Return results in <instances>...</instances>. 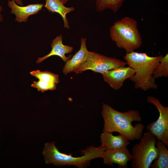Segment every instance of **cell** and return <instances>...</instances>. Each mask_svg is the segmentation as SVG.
I'll return each mask as SVG.
<instances>
[{
    "instance_id": "12",
    "label": "cell",
    "mask_w": 168,
    "mask_h": 168,
    "mask_svg": "<svg viewBox=\"0 0 168 168\" xmlns=\"http://www.w3.org/2000/svg\"><path fill=\"white\" fill-rule=\"evenodd\" d=\"M86 39L82 38L81 39V46L78 50L71 58L66 62L63 69L64 74L67 75L73 72L85 60L88 53L86 46Z\"/></svg>"
},
{
    "instance_id": "11",
    "label": "cell",
    "mask_w": 168,
    "mask_h": 168,
    "mask_svg": "<svg viewBox=\"0 0 168 168\" xmlns=\"http://www.w3.org/2000/svg\"><path fill=\"white\" fill-rule=\"evenodd\" d=\"M63 36L62 35L57 36L52 41L51 46L52 49L50 52L47 55L38 58L36 63H41L47 58L53 55H56L60 57L65 62H66L72 57V55L67 57L66 54L71 53L73 49L72 46L65 45L63 43Z\"/></svg>"
},
{
    "instance_id": "20",
    "label": "cell",
    "mask_w": 168,
    "mask_h": 168,
    "mask_svg": "<svg viewBox=\"0 0 168 168\" xmlns=\"http://www.w3.org/2000/svg\"><path fill=\"white\" fill-rule=\"evenodd\" d=\"M14 1L19 6H22L23 3L22 0H12Z\"/></svg>"
},
{
    "instance_id": "7",
    "label": "cell",
    "mask_w": 168,
    "mask_h": 168,
    "mask_svg": "<svg viewBox=\"0 0 168 168\" xmlns=\"http://www.w3.org/2000/svg\"><path fill=\"white\" fill-rule=\"evenodd\" d=\"M147 102L153 104L159 112V116L155 121L146 126L147 130L154 135L158 140L162 141L166 147L168 146V106H164L157 98L149 96Z\"/></svg>"
},
{
    "instance_id": "15",
    "label": "cell",
    "mask_w": 168,
    "mask_h": 168,
    "mask_svg": "<svg viewBox=\"0 0 168 168\" xmlns=\"http://www.w3.org/2000/svg\"><path fill=\"white\" fill-rule=\"evenodd\" d=\"M157 149V156L153 163L151 165L152 168H168V150L165 144L158 140L156 143Z\"/></svg>"
},
{
    "instance_id": "21",
    "label": "cell",
    "mask_w": 168,
    "mask_h": 168,
    "mask_svg": "<svg viewBox=\"0 0 168 168\" xmlns=\"http://www.w3.org/2000/svg\"><path fill=\"white\" fill-rule=\"evenodd\" d=\"M2 7L0 6V22H2L3 21V18L2 15L0 13V12L2 11Z\"/></svg>"
},
{
    "instance_id": "4",
    "label": "cell",
    "mask_w": 168,
    "mask_h": 168,
    "mask_svg": "<svg viewBox=\"0 0 168 168\" xmlns=\"http://www.w3.org/2000/svg\"><path fill=\"white\" fill-rule=\"evenodd\" d=\"M109 33L111 39L117 46L127 53L134 51L142 44L137 22L129 16L115 21L110 28Z\"/></svg>"
},
{
    "instance_id": "2",
    "label": "cell",
    "mask_w": 168,
    "mask_h": 168,
    "mask_svg": "<svg viewBox=\"0 0 168 168\" xmlns=\"http://www.w3.org/2000/svg\"><path fill=\"white\" fill-rule=\"evenodd\" d=\"M163 57L162 55L150 56L146 53L134 51L126 53L124 59L127 65L135 72L129 79L134 83L135 89L140 88L146 91L158 88L153 74Z\"/></svg>"
},
{
    "instance_id": "3",
    "label": "cell",
    "mask_w": 168,
    "mask_h": 168,
    "mask_svg": "<svg viewBox=\"0 0 168 168\" xmlns=\"http://www.w3.org/2000/svg\"><path fill=\"white\" fill-rule=\"evenodd\" d=\"M105 150L101 145L96 147L91 146L82 151L83 155L73 157L61 152L55 146V142L45 143L42 154L46 164H52L57 166H74L79 168H84L90 164L93 159L102 158Z\"/></svg>"
},
{
    "instance_id": "6",
    "label": "cell",
    "mask_w": 168,
    "mask_h": 168,
    "mask_svg": "<svg viewBox=\"0 0 168 168\" xmlns=\"http://www.w3.org/2000/svg\"><path fill=\"white\" fill-rule=\"evenodd\" d=\"M127 65L125 61L89 51L85 60L73 72L78 74L89 70L101 74L109 70L125 66Z\"/></svg>"
},
{
    "instance_id": "8",
    "label": "cell",
    "mask_w": 168,
    "mask_h": 168,
    "mask_svg": "<svg viewBox=\"0 0 168 168\" xmlns=\"http://www.w3.org/2000/svg\"><path fill=\"white\" fill-rule=\"evenodd\" d=\"M135 73L133 68L125 66L109 70L101 74L104 81L112 88L117 90L121 88L124 81L133 77Z\"/></svg>"
},
{
    "instance_id": "16",
    "label": "cell",
    "mask_w": 168,
    "mask_h": 168,
    "mask_svg": "<svg viewBox=\"0 0 168 168\" xmlns=\"http://www.w3.org/2000/svg\"><path fill=\"white\" fill-rule=\"evenodd\" d=\"M125 0H96L95 6L97 12L110 9L116 13L122 6Z\"/></svg>"
},
{
    "instance_id": "5",
    "label": "cell",
    "mask_w": 168,
    "mask_h": 168,
    "mask_svg": "<svg viewBox=\"0 0 168 168\" xmlns=\"http://www.w3.org/2000/svg\"><path fill=\"white\" fill-rule=\"evenodd\" d=\"M139 143L132 148V168H149L157 156L156 137L149 131L143 134Z\"/></svg>"
},
{
    "instance_id": "1",
    "label": "cell",
    "mask_w": 168,
    "mask_h": 168,
    "mask_svg": "<svg viewBox=\"0 0 168 168\" xmlns=\"http://www.w3.org/2000/svg\"><path fill=\"white\" fill-rule=\"evenodd\" d=\"M101 115L104 121L103 132H118L129 141L138 140L142 136L145 125L141 123L136 124L134 126L132 124L133 121L142 120L138 110H130L121 112L103 103Z\"/></svg>"
},
{
    "instance_id": "22",
    "label": "cell",
    "mask_w": 168,
    "mask_h": 168,
    "mask_svg": "<svg viewBox=\"0 0 168 168\" xmlns=\"http://www.w3.org/2000/svg\"><path fill=\"white\" fill-rule=\"evenodd\" d=\"M61 1L64 4H66L68 1L70 0H59Z\"/></svg>"
},
{
    "instance_id": "13",
    "label": "cell",
    "mask_w": 168,
    "mask_h": 168,
    "mask_svg": "<svg viewBox=\"0 0 168 168\" xmlns=\"http://www.w3.org/2000/svg\"><path fill=\"white\" fill-rule=\"evenodd\" d=\"M101 145L105 150L115 149L126 147L130 142L123 135L119 134L114 136L113 133L104 131L100 135Z\"/></svg>"
},
{
    "instance_id": "14",
    "label": "cell",
    "mask_w": 168,
    "mask_h": 168,
    "mask_svg": "<svg viewBox=\"0 0 168 168\" xmlns=\"http://www.w3.org/2000/svg\"><path fill=\"white\" fill-rule=\"evenodd\" d=\"M59 0H45V4L44 6L49 12L58 13L62 17L64 27L67 29L70 28V26L66 17L68 13L75 10L73 7H68L64 6Z\"/></svg>"
},
{
    "instance_id": "18",
    "label": "cell",
    "mask_w": 168,
    "mask_h": 168,
    "mask_svg": "<svg viewBox=\"0 0 168 168\" xmlns=\"http://www.w3.org/2000/svg\"><path fill=\"white\" fill-rule=\"evenodd\" d=\"M153 77L157 78L168 77V54L163 56L153 73Z\"/></svg>"
},
{
    "instance_id": "19",
    "label": "cell",
    "mask_w": 168,
    "mask_h": 168,
    "mask_svg": "<svg viewBox=\"0 0 168 168\" xmlns=\"http://www.w3.org/2000/svg\"><path fill=\"white\" fill-rule=\"evenodd\" d=\"M32 87L36 88L38 91L44 92L48 90L53 91L56 89V84L54 83L48 82L40 80L34 81L31 85Z\"/></svg>"
},
{
    "instance_id": "17",
    "label": "cell",
    "mask_w": 168,
    "mask_h": 168,
    "mask_svg": "<svg viewBox=\"0 0 168 168\" xmlns=\"http://www.w3.org/2000/svg\"><path fill=\"white\" fill-rule=\"evenodd\" d=\"M31 75L38 79L39 80L48 82L58 83L59 82L58 75L47 71H41L37 70L30 72Z\"/></svg>"
},
{
    "instance_id": "9",
    "label": "cell",
    "mask_w": 168,
    "mask_h": 168,
    "mask_svg": "<svg viewBox=\"0 0 168 168\" xmlns=\"http://www.w3.org/2000/svg\"><path fill=\"white\" fill-rule=\"evenodd\" d=\"M102 158L105 164L113 166V163L117 164L119 168H127L128 162L131 161L132 155L126 147L106 150Z\"/></svg>"
},
{
    "instance_id": "10",
    "label": "cell",
    "mask_w": 168,
    "mask_h": 168,
    "mask_svg": "<svg viewBox=\"0 0 168 168\" xmlns=\"http://www.w3.org/2000/svg\"><path fill=\"white\" fill-rule=\"evenodd\" d=\"M8 5L11 9V13L15 15V20L19 22H26L30 16L38 13L44 5L42 3L20 6L12 0L8 1Z\"/></svg>"
}]
</instances>
